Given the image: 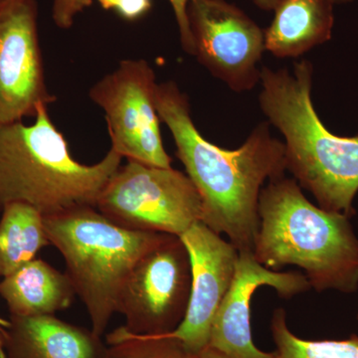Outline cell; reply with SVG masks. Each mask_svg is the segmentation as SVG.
<instances>
[{"label":"cell","instance_id":"12","mask_svg":"<svg viewBox=\"0 0 358 358\" xmlns=\"http://www.w3.org/2000/svg\"><path fill=\"white\" fill-rule=\"evenodd\" d=\"M263 286L275 289L282 299L312 289L305 275L270 270L252 252H239L232 285L212 322L208 348L228 358H273V352H264L254 345L250 324L252 296Z\"/></svg>","mask_w":358,"mask_h":358},{"label":"cell","instance_id":"14","mask_svg":"<svg viewBox=\"0 0 358 358\" xmlns=\"http://www.w3.org/2000/svg\"><path fill=\"white\" fill-rule=\"evenodd\" d=\"M333 0H281L264 31L265 49L275 57H299L331 38Z\"/></svg>","mask_w":358,"mask_h":358},{"label":"cell","instance_id":"23","mask_svg":"<svg viewBox=\"0 0 358 358\" xmlns=\"http://www.w3.org/2000/svg\"><path fill=\"white\" fill-rule=\"evenodd\" d=\"M199 358H228L225 357V355H222V353L216 352L215 350H212V348H208L207 346L205 350H202L201 352L199 355Z\"/></svg>","mask_w":358,"mask_h":358},{"label":"cell","instance_id":"8","mask_svg":"<svg viewBox=\"0 0 358 358\" xmlns=\"http://www.w3.org/2000/svg\"><path fill=\"white\" fill-rule=\"evenodd\" d=\"M159 84L143 59L122 60L91 89L89 96L105 113L110 148L131 162L171 167L157 109Z\"/></svg>","mask_w":358,"mask_h":358},{"label":"cell","instance_id":"5","mask_svg":"<svg viewBox=\"0 0 358 358\" xmlns=\"http://www.w3.org/2000/svg\"><path fill=\"white\" fill-rule=\"evenodd\" d=\"M44 225L64 259L66 275L86 308L92 331L102 338L134 266L166 234L126 229L93 206L46 216Z\"/></svg>","mask_w":358,"mask_h":358},{"label":"cell","instance_id":"1","mask_svg":"<svg viewBox=\"0 0 358 358\" xmlns=\"http://www.w3.org/2000/svg\"><path fill=\"white\" fill-rule=\"evenodd\" d=\"M157 109L199 193L200 221L217 234H225L238 251L253 253L264 183L287 171L284 143L273 138L263 122L237 150L213 145L195 127L188 98L174 82L157 86Z\"/></svg>","mask_w":358,"mask_h":358},{"label":"cell","instance_id":"6","mask_svg":"<svg viewBox=\"0 0 358 358\" xmlns=\"http://www.w3.org/2000/svg\"><path fill=\"white\" fill-rule=\"evenodd\" d=\"M96 209L126 229L180 237L201 220L202 203L187 174L128 160L103 188Z\"/></svg>","mask_w":358,"mask_h":358},{"label":"cell","instance_id":"21","mask_svg":"<svg viewBox=\"0 0 358 358\" xmlns=\"http://www.w3.org/2000/svg\"><path fill=\"white\" fill-rule=\"evenodd\" d=\"M152 0H120L115 11L124 20H140L152 9Z\"/></svg>","mask_w":358,"mask_h":358},{"label":"cell","instance_id":"7","mask_svg":"<svg viewBox=\"0 0 358 358\" xmlns=\"http://www.w3.org/2000/svg\"><path fill=\"white\" fill-rule=\"evenodd\" d=\"M192 291V264L180 237L166 234L134 266L120 294L117 313L136 336L173 331L185 319Z\"/></svg>","mask_w":358,"mask_h":358},{"label":"cell","instance_id":"22","mask_svg":"<svg viewBox=\"0 0 358 358\" xmlns=\"http://www.w3.org/2000/svg\"><path fill=\"white\" fill-rule=\"evenodd\" d=\"M256 6L263 10H274L275 7L281 0H252ZM334 4L350 3L353 0H333Z\"/></svg>","mask_w":358,"mask_h":358},{"label":"cell","instance_id":"4","mask_svg":"<svg viewBox=\"0 0 358 358\" xmlns=\"http://www.w3.org/2000/svg\"><path fill=\"white\" fill-rule=\"evenodd\" d=\"M122 159L110 148L95 164L77 162L48 108L39 110L33 124H0V213L15 202L31 205L44 217L76 207H96Z\"/></svg>","mask_w":358,"mask_h":358},{"label":"cell","instance_id":"13","mask_svg":"<svg viewBox=\"0 0 358 358\" xmlns=\"http://www.w3.org/2000/svg\"><path fill=\"white\" fill-rule=\"evenodd\" d=\"M0 338V358H103L107 350L92 329L55 315H10Z\"/></svg>","mask_w":358,"mask_h":358},{"label":"cell","instance_id":"15","mask_svg":"<svg viewBox=\"0 0 358 358\" xmlns=\"http://www.w3.org/2000/svg\"><path fill=\"white\" fill-rule=\"evenodd\" d=\"M0 296L10 315H54L70 307L76 293L66 273L34 259L0 281Z\"/></svg>","mask_w":358,"mask_h":358},{"label":"cell","instance_id":"28","mask_svg":"<svg viewBox=\"0 0 358 358\" xmlns=\"http://www.w3.org/2000/svg\"><path fill=\"white\" fill-rule=\"evenodd\" d=\"M357 320H358V315H357Z\"/></svg>","mask_w":358,"mask_h":358},{"label":"cell","instance_id":"9","mask_svg":"<svg viewBox=\"0 0 358 358\" xmlns=\"http://www.w3.org/2000/svg\"><path fill=\"white\" fill-rule=\"evenodd\" d=\"M187 15L200 64L234 91L253 89L260 82L263 30L226 0H192Z\"/></svg>","mask_w":358,"mask_h":358},{"label":"cell","instance_id":"20","mask_svg":"<svg viewBox=\"0 0 358 358\" xmlns=\"http://www.w3.org/2000/svg\"><path fill=\"white\" fill-rule=\"evenodd\" d=\"M192 0H169L173 6L174 15L179 28L181 45L183 50L189 55H195L194 41L188 22L187 9Z\"/></svg>","mask_w":358,"mask_h":358},{"label":"cell","instance_id":"11","mask_svg":"<svg viewBox=\"0 0 358 358\" xmlns=\"http://www.w3.org/2000/svg\"><path fill=\"white\" fill-rule=\"evenodd\" d=\"M180 239L192 264V291L185 319L164 336L178 339L199 355L208 346L212 322L232 285L239 251L201 221Z\"/></svg>","mask_w":358,"mask_h":358},{"label":"cell","instance_id":"25","mask_svg":"<svg viewBox=\"0 0 358 358\" xmlns=\"http://www.w3.org/2000/svg\"><path fill=\"white\" fill-rule=\"evenodd\" d=\"M7 322H8V320H4L2 319H0V329H1V327H6L7 324Z\"/></svg>","mask_w":358,"mask_h":358},{"label":"cell","instance_id":"10","mask_svg":"<svg viewBox=\"0 0 358 358\" xmlns=\"http://www.w3.org/2000/svg\"><path fill=\"white\" fill-rule=\"evenodd\" d=\"M56 101L45 78L36 0L0 4V124L36 117Z\"/></svg>","mask_w":358,"mask_h":358},{"label":"cell","instance_id":"16","mask_svg":"<svg viewBox=\"0 0 358 358\" xmlns=\"http://www.w3.org/2000/svg\"><path fill=\"white\" fill-rule=\"evenodd\" d=\"M44 216L31 205H7L0 217V277L13 274L50 246Z\"/></svg>","mask_w":358,"mask_h":358},{"label":"cell","instance_id":"27","mask_svg":"<svg viewBox=\"0 0 358 358\" xmlns=\"http://www.w3.org/2000/svg\"><path fill=\"white\" fill-rule=\"evenodd\" d=\"M4 1H6V0H0V4L3 3Z\"/></svg>","mask_w":358,"mask_h":358},{"label":"cell","instance_id":"17","mask_svg":"<svg viewBox=\"0 0 358 358\" xmlns=\"http://www.w3.org/2000/svg\"><path fill=\"white\" fill-rule=\"evenodd\" d=\"M271 331L275 345L273 358H358V336L345 339L308 341L292 333L284 308L275 310Z\"/></svg>","mask_w":358,"mask_h":358},{"label":"cell","instance_id":"26","mask_svg":"<svg viewBox=\"0 0 358 358\" xmlns=\"http://www.w3.org/2000/svg\"><path fill=\"white\" fill-rule=\"evenodd\" d=\"M1 345H2L1 338H0V353H1Z\"/></svg>","mask_w":358,"mask_h":358},{"label":"cell","instance_id":"2","mask_svg":"<svg viewBox=\"0 0 358 358\" xmlns=\"http://www.w3.org/2000/svg\"><path fill=\"white\" fill-rule=\"evenodd\" d=\"M313 65L307 60L287 69L261 71L260 106L285 138L286 169L308 190L320 208L352 218L358 192V136L327 129L312 101Z\"/></svg>","mask_w":358,"mask_h":358},{"label":"cell","instance_id":"19","mask_svg":"<svg viewBox=\"0 0 358 358\" xmlns=\"http://www.w3.org/2000/svg\"><path fill=\"white\" fill-rule=\"evenodd\" d=\"M93 4V0H53L52 18L61 29H70L75 18Z\"/></svg>","mask_w":358,"mask_h":358},{"label":"cell","instance_id":"18","mask_svg":"<svg viewBox=\"0 0 358 358\" xmlns=\"http://www.w3.org/2000/svg\"><path fill=\"white\" fill-rule=\"evenodd\" d=\"M103 358H199L178 339L171 336H145L129 334L124 327L107 336Z\"/></svg>","mask_w":358,"mask_h":358},{"label":"cell","instance_id":"24","mask_svg":"<svg viewBox=\"0 0 358 358\" xmlns=\"http://www.w3.org/2000/svg\"><path fill=\"white\" fill-rule=\"evenodd\" d=\"M120 0H98L100 6L106 10H115Z\"/></svg>","mask_w":358,"mask_h":358},{"label":"cell","instance_id":"3","mask_svg":"<svg viewBox=\"0 0 358 358\" xmlns=\"http://www.w3.org/2000/svg\"><path fill=\"white\" fill-rule=\"evenodd\" d=\"M258 211L253 254L264 267H300L317 292L357 291L358 238L350 217L315 206L285 176L263 188Z\"/></svg>","mask_w":358,"mask_h":358}]
</instances>
